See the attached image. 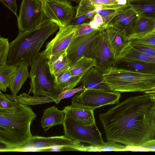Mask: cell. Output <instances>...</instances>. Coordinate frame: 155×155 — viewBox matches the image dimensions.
<instances>
[{
    "label": "cell",
    "instance_id": "1",
    "mask_svg": "<svg viewBox=\"0 0 155 155\" xmlns=\"http://www.w3.org/2000/svg\"><path fill=\"white\" fill-rule=\"evenodd\" d=\"M152 101L147 93L130 97L99 115L107 140L140 146L154 139L150 119Z\"/></svg>",
    "mask_w": 155,
    "mask_h": 155
},
{
    "label": "cell",
    "instance_id": "2",
    "mask_svg": "<svg viewBox=\"0 0 155 155\" xmlns=\"http://www.w3.org/2000/svg\"><path fill=\"white\" fill-rule=\"evenodd\" d=\"M36 117L31 108L25 104L0 108V142L5 146L0 152H12L29 141L33 137L30 126Z\"/></svg>",
    "mask_w": 155,
    "mask_h": 155
},
{
    "label": "cell",
    "instance_id": "3",
    "mask_svg": "<svg viewBox=\"0 0 155 155\" xmlns=\"http://www.w3.org/2000/svg\"><path fill=\"white\" fill-rule=\"evenodd\" d=\"M59 28L54 22L45 19L35 29L19 31L10 44L7 64L18 67L22 64L30 66L40 53L45 41Z\"/></svg>",
    "mask_w": 155,
    "mask_h": 155
},
{
    "label": "cell",
    "instance_id": "4",
    "mask_svg": "<svg viewBox=\"0 0 155 155\" xmlns=\"http://www.w3.org/2000/svg\"><path fill=\"white\" fill-rule=\"evenodd\" d=\"M103 76L113 91L144 92L155 87V73L138 72L113 65L103 72Z\"/></svg>",
    "mask_w": 155,
    "mask_h": 155
},
{
    "label": "cell",
    "instance_id": "5",
    "mask_svg": "<svg viewBox=\"0 0 155 155\" xmlns=\"http://www.w3.org/2000/svg\"><path fill=\"white\" fill-rule=\"evenodd\" d=\"M48 61V57L44 50L39 53L30 66V87L28 94L32 93L33 96L48 97L55 102L60 93Z\"/></svg>",
    "mask_w": 155,
    "mask_h": 155
},
{
    "label": "cell",
    "instance_id": "6",
    "mask_svg": "<svg viewBox=\"0 0 155 155\" xmlns=\"http://www.w3.org/2000/svg\"><path fill=\"white\" fill-rule=\"evenodd\" d=\"M62 125L64 136L73 140L94 146H102L105 143L96 124L91 125H84L65 112Z\"/></svg>",
    "mask_w": 155,
    "mask_h": 155
},
{
    "label": "cell",
    "instance_id": "7",
    "mask_svg": "<svg viewBox=\"0 0 155 155\" xmlns=\"http://www.w3.org/2000/svg\"><path fill=\"white\" fill-rule=\"evenodd\" d=\"M120 96L121 94L119 92L86 89L73 96L71 105L94 110L104 105L117 104Z\"/></svg>",
    "mask_w": 155,
    "mask_h": 155
},
{
    "label": "cell",
    "instance_id": "8",
    "mask_svg": "<svg viewBox=\"0 0 155 155\" xmlns=\"http://www.w3.org/2000/svg\"><path fill=\"white\" fill-rule=\"evenodd\" d=\"M84 56L94 59L95 67L103 72L114 65L115 60L105 28L100 30Z\"/></svg>",
    "mask_w": 155,
    "mask_h": 155
},
{
    "label": "cell",
    "instance_id": "9",
    "mask_svg": "<svg viewBox=\"0 0 155 155\" xmlns=\"http://www.w3.org/2000/svg\"><path fill=\"white\" fill-rule=\"evenodd\" d=\"M46 19L59 27L70 25L76 14V7L69 0H40Z\"/></svg>",
    "mask_w": 155,
    "mask_h": 155
},
{
    "label": "cell",
    "instance_id": "10",
    "mask_svg": "<svg viewBox=\"0 0 155 155\" xmlns=\"http://www.w3.org/2000/svg\"><path fill=\"white\" fill-rule=\"evenodd\" d=\"M17 18L19 31H31L46 19L40 0H22Z\"/></svg>",
    "mask_w": 155,
    "mask_h": 155
},
{
    "label": "cell",
    "instance_id": "11",
    "mask_svg": "<svg viewBox=\"0 0 155 155\" xmlns=\"http://www.w3.org/2000/svg\"><path fill=\"white\" fill-rule=\"evenodd\" d=\"M80 145V142L73 140L64 135L49 137L36 136L25 145L12 152H42L44 150L55 146L68 147L74 151H78Z\"/></svg>",
    "mask_w": 155,
    "mask_h": 155
},
{
    "label": "cell",
    "instance_id": "12",
    "mask_svg": "<svg viewBox=\"0 0 155 155\" xmlns=\"http://www.w3.org/2000/svg\"><path fill=\"white\" fill-rule=\"evenodd\" d=\"M80 25H70L59 27L55 37L47 44L45 51L48 57L65 51L74 37Z\"/></svg>",
    "mask_w": 155,
    "mask_h": 155
},
{
    "label": "cell",
    "instance_id": "13",
    "mask_svg": "<svg viewBox=\"0 0 155 155\" xmlns=\"http://www.w3.org/2000/svg\"><path fill=\"white\" fill-rule=\"evenodd\" d=\"M101 30H95L72 39L66 50L70 67L84 56L91 43L99 34Z\"/></svg>",
    "mask_w": 155,
    "mask_h": 155
},
{
    "label": "cell",
    "instance_id": "14",
    "mask_svg": "<svg viewBox=\"0 0 155 155\" xmlns=\"http://www.w3.org/2000/svg\"><path fill=\"white\" fill-rule=\"evenodd\" d=\"M139 16L128 4L116 15L107 25L112 26L120 30L131 40Z\"/></svg>",
    "mask_w": 155,
    "mask_h": 155
},
{
    "label": "cell",
    "instance_id": "15",
    "mask_svg": "<svg viewBox=\"0 0 155 155\" xmlns=\"http://www.w3.org/2000/svg\"><path fill=\"white\" fill-rule=\"evenodd\" d=\"M105 28L116 62L121 58L125 49L130 45L131 40L123 31L112 26L107 25Z\"/></svg>",
    "mask_w": 155,
    "mask_h": 155
},
{
    "label": "cell",
    "instance_id": "16",
    "mask_svg": "<svg viewBox=\"0 0 155 155\" xmlns=\"http://www.w3.org/2000/svg\"><path fill=\"white\" fill-rule=\"evenodd\" d=\"M80 83L84 89H93L111 91L104 82L103 72L95 67L91 68L86 73Z\"/></svg>",
    "mask_w": 155,
    "mask_h": 155
},
{
    "label": "cell",
    "instance_id": "17",
    "mask_svg": "<svg viewBox=\"0 0 155 155\" xmlns=\"http://www.w3.org/2000/svg\"><path fill=\"white\" fill-rule=\"evenodd\" d=\"M113 65L138 72L155 73V63L120 58Z\"/></svg>",
    "mask_w": 155,
    "mask_h": 155
},
{
    "label": "cell",
    "instance_id": "18",
    "mask_svg": "<svg viewBox=\"0 0 155 155\" xmlns=\"http://www.w3.org/2000/svg\"><path fill=\"white\" fill-rule=\"evenodd\" d=\"M64 115L63 110H60L54 106L45 110L41 120V125L44 130L46 131L55 125H62Z\"/></svg>",
    "mask_w": 155,
    "mask_h": 155
},
{
    "label": "cell",
    "instance_id": "19",
    "mask_svg": "<svg viewBox=\"0 0 155 155\" xmlns=\"http://www.w3.org/2000/svg\"><path fill=\"white\" fill-rule=\"evenodd\" d=\"M65 112L69 114L75 119L86 125L96 124L94 110L91 109L72 106H68L64 108Z\"/></svg>",
    "mask_w": 155,
    "mask_h": 155
},
{
    "label": "cell",
    "instance_id": "20",
    "mask_svg": "<svg viewBox=\"0 0 155 155\" xmlns=\"http://www.w3.org/2000/svg\"><path fill=\"white\" fill-rule=\"evenodd\" d=\"M128 3L139 16L155 19V0L131 1Z\"/></svg>",
    "mask_w": 155,
    "mask_h": 155
},
{
    "label": "cell",
    "instance_id": "21",
    "mask_svg": "<svg viewBox=\"0 0 155 155\" xmlns=\"http://www.w3.org/2000/svg\"><path fill=\"white\" fill-rule=\"evenodd\" d=\"M48 62L51 72L56 79L70 68L66 51L58 54L49 57Z\"/></svg>",
    "mask_w": 155,
    "mask_h": 155
},
{
    "label": "cell",
    "instance_id": "22",
    "mask_svg": "<svg viewBox=\"0 0 155 155\" xmlns=\"http://www.w3.org/2000/svg\"><path fill=\"white\" fill-rule=\"evenodd\" d=\"M155 30V19L140 16L135 24L131 40L140 38L153 32Z\"/></svg>",
    "mask_w": 155,
    "mask_h": 155
},
{
    "label": "cell",
    "instance_id": "23",
    "mask_svg": "<svg viewBox=\"0 0 155 155\" xmlns=\"http://www.w3.org/2000/svg\"><path fill=\"white\" fill-rule=\"evenodd\" d=\"M85 74L73 76L69 69L60 74L56 78L58 89L60 94L67 90L73 88L79 83Z\"/></svg>",
    "mask_w": 155,
    "mask_h": 155
},
{
    "label": "cell",
    "instance_id": "24",
    "mask_svg": "<svg viewBox=\"0 0 155 155\" xmlns=\"http://www.w3.org/2000/svg\"><path fill=\"white\" fill-rule=\"evenodd\" d=\"M28 66L22 64L16 70L9 87L13 94L17 95L27 78L30 77Z\"/></svg>",
    "mask_w": 155,
    "mask_h": 155
},
{
    "label": "cell",
    "instance_id": "25",
    "mask_svg": "<svg viewBox=\"0 0 155 155\" xmlns=\"http://www.w3.org/2000/svg\"><path fill=\"white\" fill-rule=\"evenodd\" d=\"M95 65L94 59L83 56L70 67L69 70L73 76L81 75L85 74L91 68Z\"/></svg>",
    "mask_w": 155,
    "mask_h": 155
},
{
    "label": "cell",
    "instance_id": "26",
    "mask_svg": "<svg viewBox=\"0 0 155 155\" xmlns=\"http://www.w3.org/2000/svg\"><path fill=\"white\" fill-rule=\"evenodd\" d=\"M18 67L6 65L0 66V89L5 92L9 88L13 77Z\"/></svg>",
    "mask_w": 155,
    "mask_h": 155
},
{
    "label": "cell",
    "instance_id": "27",
    "mask_svg": "<svg viewBox=\"0 0 155 155\" xmlns=\"http://www.w3.org/2000/svg\"><path fill=\"white\" fill-rule=\"evenodd\" d=\"M121 58L136 60L155 63V56L137 51L132 48L130 45L125 49Z\"/></svg>",
    "mask_w": 155,
    "mask_h": 155
},
{
    "label": "cell",
    "instance_id": "28",
    "mask_svg": "<svg viewBox=\"0 0 155 155\" xmlns=\"http://www.w3.org/2000/svg\"><path fill=\"white\" fill-rule=\"evenodd\" d=\"M19 102L21 104L29 105L41 104L51 102H54L52 99L45 96H33L31 97L25 93L18 96Z\"/></svg>",
    "mask_w": 155,
    "mask_h": 155
},
{
    "label": "cell",
    "instance_id": "29",
    "mask_svg": "<svg viewBox=\"0 0 155 155\" xmlns=\"http://www.w3.org/2000/svg\"><path fill=\"white\" fill-rule=\"evenodd\" d=\"M18 96L12 94L8 95L3 94L0 91V108H9L19 104Z\"/></svg>",
    "mask_w": 155,
    "mask_h": 155
},
{
    "label": "cell",
    "instance_id": "30",
    "mask_svg": "<svg viewBox=\"0 0 155 155\" xmlns=\"http://www.w3.org/2000/svg\"><path fill=\"white\" fill-rule=\"evenodd\" d=\"M128 5V4L117 8L105 9L99 10L95 12V14L98 13L102 17L104 22V27L105 28L116 15Z\"/></svg>",
    "mask_w": 155,
    "mask_h": 155
},
{
    "label": "cell",
    "instance_id": "31",
    "mask_svg": "<svg viewBox=\"0 0 155 155\" xmlns=\"http://www.w3.org/2000/svg\"><path fill=\"white\" fill-rule=\"evenodd\" d=\"M10 48L8 38L0 37V66L7 64V58Z\"/></svg>",
    "mask_w": 155,
    "mask_h": 155
},
{
    "label": "cell",
    "instance_id": "32",
    "mask_svg": "<svg viewBox=\"0 0 155 155\" xmlns=\"http://www.w3.org/2000/svg\"><path fill=\"white\" fill-rule=\"evenodd\" d=\"M131 44L155 46V34L153 32L141 38L132 39Z\"/></svg>",
    "mask_w": 155,
    "mask_h": 155
},
{
    "label": "cell",
    "instance_id": "33",
    "mask_svg": "<svg viewBox=\"0 0 155 155\" xmlns=\"http://www.w3.org/2000/svg\"><path fill=\"white\" fill-rule=\"evenodd\" d=\"M130 45L132 48L137 51L155 56V46L131 43Z\"/></svg>",
    "mask_w": 155,
    "mask_h": 155
},
{
    "label": "cell",
    "instance_id": "34",
    "mask_svg": "<svg viewBox=\"0 0 155 155\" xmlns=\"http://www.w3.org/2000/svg\"><path fill=\"white\" fill-rule=\"evenodd\" d=\"M84 90V88L81 85L78 87L65 91L60 94L55 102L58 104L62 99L70 97L78 92Z\"/></svg>",
    "mask_w": 155,
    "mask_h": 155
},
{
    "label": "cell",
    "instance_id": "35",
    "mask_svg": "<svg viewBox=\"0 0 155 155\" xmlns=\"http://www.w3.org/2000/svg\"><path fill=\"white\" fill-rule=\"evenodd\" d=\"M94 30L90 26L89 22L82 24L80 25L74 37L88 33Z\"/></svg>",
    "mask_w": 155,
    "mask_h": 155
},
{
    "label": "cell",
    "instance_id": "36",
    "mask_svg": "<svg viewBox=\"0 0 155 155\" xmlns=\"http://www.w3.org/2000/svg\"><path fill=\"white\" fill-rule=\"evenodd\" d=\"M0 1L17 17L18 6L16 0H0Z\"/></svg>",
    "mask_w": 155,
    "mask_h": 155
},
{
    "label": "cell",
    "instance_id": "37",
    "mask_svg": "<svg viewBox=\"0 0 155 155\" xmlns=\"http://www.w3.org/2000/svg\"><path fill=\"white\" fill-rule=\"evenodd\" d=\"M93 19L88 15H84L74 18L70 23L71 25H79L89 22Z\"/></svg>",
    "mask_w": 155,
    "mask_h": 155
},
{
    "label": "cell",
    "instance_id": "38",
    "mask_svg": "<svg viewBox=\"0 0 155 155\" xmlns=\"http://www.w3.org/2000/svg\"><path fill=\"white\" fill-rule=\"evenodd\" d=\"M140 146L147 150L149 151H155V139L147 141Z\"/></svg>",
    "mask_w": 155,
    "mask_h": 155
},
{
    "label": "cell",
    "instance_id": "39",
    "mask_svg": "<svg viewBox=\"0 0 155 155\" xmlns=\"http://www.w3.org/2000/svg\"><path fill=\"white\" fill-rule=\"evenodd\" d=\"M123 151H149L140 146H135L125 145V147Z\"/></svg>",
    "mask_w": 155,
    "mask_h": 155
},
{
    "label": "cell",
    "instance_id": "40",
    "mask_svg": "<svg viewBox=\"0 0 155 155\" xmlns=\"http://www.w3.org/2000/svg\"><path fill=\"white\" fill-rule=\"evenodd\" d=\"M101 29L104 27L103 19L101 16L98 13H96L92 19Z\"/></svg>",
    "mask_w": 155,
    "mask_h": 155
},
{
    "label": "cell",
    "instance_id": "41",
    "mask_svg": "<svg viewBox=\"0 0 155 155\" xmlns=\"http://www.w3.org/2000/svg\"><path fill=\"white\" fill-rule=\"evenodd\" d=\"M148 93L152 101V105L151 107L150 112V116L155 114V92Z\"/></svg>",
    "mask_w": 155,
    "mask_h": 155
},
{
    "label": "cell",
    "instance_id": "42",
    "mask_svg": "<svg viewBox=\"0 0 155 155\" xmlns=\"http://www.w3.org/2000/svg\"><path fill=\"white\" fill-rule=\"evenodd\" d=\"M91 27L94 30H101L102 29L100 28L96 22L93 20L89 22Z\"/></svg>",
    "mask_w": 155,
    "mask_h": 155
},
{
    "label": "cell",
    "instance_id": "43",
    "mask_svg": "<svg viewBox=\"0 0 155 155\" xmlns=\"http://www.w3.org/2000/svg\"><path fill=\"white\" fill-rule=\"evenodd\" d=\"M118 4L120 6H124L128 4L127 0H116Z\"/></svg>",
    "mask_w": 155,
    "mask_h": 155
},
{
    "label": "cell",
    "instance_id": "44",
    "mask_svg": "<svg viewBox=\"0 0 155 155\" xmlns=\"http://www.w3.org/2000/svg\"><path fill=\"white\" fill-rule=\"evenodd\" d=\"M155 92V87L151 89L146 91L144 92V93H149L151 92Z\"/></svg>",
    "mask_w": 155,
    "mask_h": 155
},
{
    "label": "cell",
    "instance_id": "45",
    "mask_svg": "<svg viewBox=\"0 0 155 155\" xmlns=\"http://www.w3.org/2000/svg\"><path fill=\"white\" fill-rule=\"evenodd\" d=\"M150 119L152 122H155V114L150 116Z\"/></svg>",
    "mask_w": 155,
    "mask_h": 155
},
{
    "label": "cell",
    "instance_id": "46",
    "mask_svg": "<svg viewBox=\"0 0 155 155\" xmlns=\"http://www.w3.org/2000/svg\"><path fill=\"white\" fill-rule=\"evenodd\" d=\"M152 124L153 126V130L155 133V122H152Z\"/></svg>",
    "mask_w": 155,
    "mask_h": 155
},
{
    "label": "cell",
    "instance_id": "47",
    "mask_svg": "<svg viewBox=\"0 0 155 155\" xmlns=\"http://www.w3.org/2000/svg\"><path fill=\"white\" fill-rule=\"evenodd\" d=\"M70 1H73V2H80V0H69Z\"/></svg>",
    "mask_w": 155,
    "mask_h": 155
},
{
    "label": "cell",
    "instance_id": "48",
    "mask_svg": "<svg viewBox=\"0 0 155 155\" xmlns=\"http://www.w3.org/2000/svg\"><path fill=\"white\" fill-rule=\"evenodd\" d=\"M137 0H127L128 2L131 1H137Z\"/></svg>",
    "mask_w": 155,
    "mask_h": 155
},
{
    "label": "cell",
    "instance_id": "49",
    "mask_svg": "<svg viewBox=\"0 0 155 155\" xmlns=\"http://www.w3.org/2000/svg\"><path fill=\"white\" fill-rule=\"evenodd\" d=\"M153 32L155 34V30H154V31Z\"/></svg>",
    "mask_w": 155,
    "mask_h": 155
}]
</instances>
